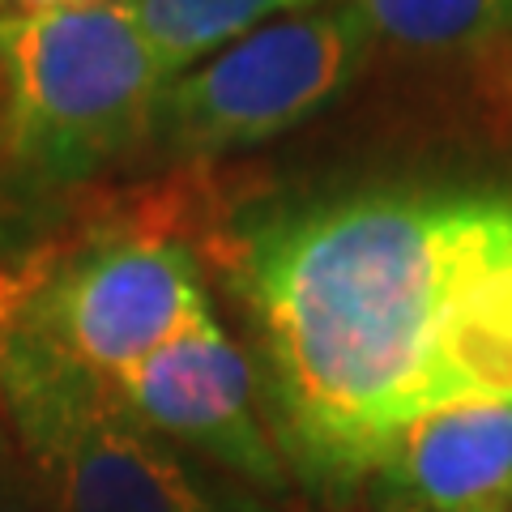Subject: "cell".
I'll list each match as a JSON object with an SVG mask.
<instances>
[{"label": "cell", "mask_w": 512, "mask_h": 512, "mask_svg": "<svg viewBox=\"0 0 512 512\" xmlns=\"http://www.w3.org/2000/svg\"><path fill=\"white\" fill-rule=\"evenodd\" d=\"M120 5L175 82L227 43L252 35L256 26L299 9L329 5V0H120Z\"/></svg>", "instance_id": "cell-9"}, {"label": "cell", "mask_w": 512, "mask_h": 512, "mask_svg": "<svg viewBox=\"0 0 512 512\" xmlns=\"http://www.w3.org/2000/svg\"><path fill=\"white\" fill-rule=\"evenodd\" d=\"M372 47V30L346 0L274 18L175 77L158 99L150 141L171 158L256 150L338 103Z\"/></svg>", "instance_id": "cell-4"}, {"label": "cell", "mask_w": 512, "mask_h": 512, "mask_svg": "<svg viewBox=\"0 0 512 512\" xmlns=\"http://www.w3.org/2000/svg\"><path fill=\"white\" fill-rule=\"evenodd\" d=\"M376 43L410 56L512 52V0H346Z\"/></svg>", "instance_id": "cell-8"}, {"label": "cell", "mask_w": 512, "mask_h": 512, "mask_svg": "<svg viewBox=\"0 0 512 512\" xmlns=\"http://www.w3.org/2000/svg\"><path fill=\"white\" fill-rule=\"evenodd\" d=\"M0 512H60L35 461L9 436L5 419H0Z\"/></svg>", "instance_id": "cell-10"}, {"label": "cell", "mask_w": 512, "mask_h": 512, "mask_svg": "<svg viewBox=\"0 0 512 512\" xmlns=\"http://www.w3.org/2000/svg\"><path fill=\"white\" fill-rule=\"evenodd\" d=\"M0 419L60 512H278L163 440L107 380L56 355L18 320L0 355Z\"/></svg>", "instance_id": "cell-3"}, {"label": "cell", "mask_w": 512, "mask_h": 512, "mask_svg": "<svg viewBox=\"0 0 512 512\" xmlns=\"http://www.w3.org/2000/svg\"><path fill=\"white\" fill-rule=\"evenodd\" d=\"M214 316L201 265L184 244L124 235L60 265L13 320L90 376L111 380Z\"/></svg>", "instance_id": "cell-5"}, {"label": "cell", "mask_w": 512, "mask_h": 512, "mask_svg": "<svg viewBox=\"0 0 512 512\" xmlns=\"http://www.w3.org/2000/svg\"><path fill=\"white\" fill-rule=\"evenodd\" d=\"M504 94H508V107H512V82H508V90H504Z\"/></svg>", "instance_id": "cell-13"}, {"label": "cell", "mask_w": 512, "mask_h": 512, "mask_svg": "<svg viewBox=\"0 0 512 512\" xmlns=\"http://www.w3.org/2000/svg\"><path fill=\"white\" fill-rule=\"evenodd\" d=\"M171 77L120 0L0 13V150L30 184L69 188L150 141Z\"/></svg>", "instance_id": "cell-2"}, {"label": "cell", "mask_w": 512, "mask_h": 512, "mask_svg": "<svg viewBox=\"0 0 512 512\" xmlns=\"http://www.w3.org/2000/svg\"><path fill=\"white\" fill-rule=\"evenodd\" d=\"M222 265L291 478L355 495L397 431L512 397V188L384 184L244 218Z\"/></svg>", "instance_id": "cell-1"}, {"label": "cell", "mask_w": 512, "mask_h": 512, "mask_svg": "<svg viewBox=\"0 0 512 512\" xmlns=\"http://www.w3.org/2000/svg\"><path fill=\"white\" fill-rule=\"evenodd\" d=\"M363 491L380 512H512V397L402 427Z\"/></svg>", "instance_id": "cell-7"}, {"label": "cell", "mask_w": 512, "mask_h": 512, "mask_svg": "<svg viewBox=\"0 0 512 512\" xmlns=\"http://www.w3.org/2000/svg\"><path fill=\"white\" fill-rule=\"evenodd\" d=\"M107 384L163 440L210 461L248 491L282 495L291 487V470L261 410L256 372L218 316Z\"/></svg>", "instance_id": "cell-6"}, {"label": "cell", "mask_w": 512, "mask_h": 512, "mask_svg": "<svg viewBox=\"0 0 512 512\" xmlns=\"http://www.w3.org/2000/svg\"><path fill=\"white\" fill-rule=\"evenodd\" d=\"M99 5H111V0H0V13H77Z\"/></svg>", "instance_id": "cell-11"}, {"label": "cell", "mask_w": 512, "mask_h": 512, "mask_svg": "<svg viewBox=\"0 0 512 512\" xmlns=\"http://www.w3.org/2000/svg\"><path fill=\"white\" fill-rule=\"evenodd\" d=\"M9 325H13V316H0V355H5V342H9Z\"/></svg>", "instance_id": "cell-12"}]
</instances>
